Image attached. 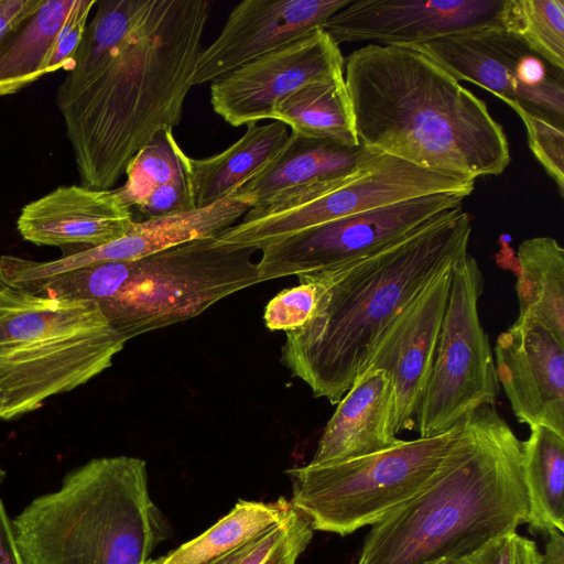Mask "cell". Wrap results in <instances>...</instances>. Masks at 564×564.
I'll list each match as a JSON object with an SVG mask.
<instances>
[{"label":"cell","instance_id":"12","mask_svg":"<svg viewBox=\"0 0 564 564\" xmlns=\"http://www.w3.org/2000/svg\"><path fill=\"white\" fill-rule=\"evenodd\" d=\"M467 195L435 193L360 212L271 243L257 262L260 283L336 267L463 208Z\"/></svg>","mask_w":564,"mask_h":564},{"label":"cell","instance_id":"30","mask_svg":"<svg viewBox=\"0 0 564 564\" xmlns=\"http://www.w3.org/2000/svg\"><path fill=\"white\" fill-rule=\"evenodd\" d=\"M313 533L310 522L293 509L283 521L236 550L205 564H273L295 547H307ZM145 564H152L151 560Z\"/></svg>","mask_w":564,"mask_h":564},{"label":"cell","instance_id":"10","mask_svg":"<svg viewBox=\"0 0 564 564\" xmlns=\"http://www.w3.org/2000/svg\"><path fill=\"white\" fill-rule=\"evenodd\" d=\"M482 291L480 267L467 253L453 267L437 349L415 415L419 437L445 433L476 409L496 403L494 352L479 317Z\"/></svg>","mask_w":564,"mask_h":564},{"label":"cell","instance_id":"16","mask_svg":"<svg viewBox=\"0 0 564 564\" xmlns=\"http://www.w3.org/2000/svg\"><path fill=\"white\" fill-rule=\"evenodd\" d=\"M352 0H245L229 13L217 39L199 54L192 84L212 83L286 45L326 21Z\"/></svg>","mask_w":564,"mask_h":564},{"label":"cell","instance_id":"37","mask_svg":"<svg viewBox=\"0 0 564 564\" xmlns=\"http://www.w3.org/2000/svg\"><path fill=\"white\" fill-rule=\"evenodd\" d=\"M41 0H0V37L40 4Z\"/></svg>","mask_w":564,"mask_h":564},{"label":"cell","instance_id":"31","mask_svg":"<svg viewBox=\"0 0 564 564\" xmlns=\"http://www.w3.org/2000/svg\"><path fill=\"white\" fill-rule=\"evenodd\" d=\"M519 115L527 130L528 144L545 170L547 175L555 182L560 194H564V129L518 109Z\"/></svg>","mask_w":564,"mask_h":564},{"label":"cell","instance_id":"39","mask_svg":"<svg viewBox=\"0 0 564 564\" xmlns=\"http://www.w3.org/2000/svg\"><path fill=\"white\" fill-rule=\"evenodd\" d=\"M306 550L305 546H299L286 554H284L282 557H280L278 561H275L273 564H296L297 558L300 555Z\"/></svg>","mask_w":564,"mask_h":564},{"label":"cell","instance_id":"13","mask_svg":"<svg viewBox=\"0 0 564 564\" xmlns=\"http://www.w3.org/2000/svg\"><path fill=\"white\" fill-rule=\"evenodd\" d=\"M339 45L316 28L210 84L213 110L232 127L272 119L275 105L314 82L344 77Z\"/></svg>","mask_w":564,"mask_h":564},{"label":"cell","instance_id":"20","mask_svg":"<svg viewBox=\"0 0 564 564\" xmlns=\"http://www.w3.org/2000/svg\"><path fill=\"white\" fill-rule=\"evenodd\" d=\"M336 405L308 464L366 456L401 441L394 429L393 388L384 370H367L357 377Z\"/></svg>","mask_w":564,"mask_h":564},{"label":"cell","instance_id":"41","mask_svg":"<svg viewBox=\"0 0 564 564\" xmlns=\"http://www.w3.org/2000/svg\"><path fill=\"white\" fill-rule=\"evenodd\" d=\"M145 564V563H144Z\"/></svg>","mask_w":564,"mask_h":564},{"label":"cell","instance_id":"28","mask_svg":"<svg viewBox=\"0 0 564 564\" xmlns=\"http://www.w3.org/2000/svg\"><path fill=\"white\" fill-rule=\"evenodd\" d=\"M500 24L550 64L564 69V0H503Z\"/></svg>","mask_w":564,"mask_h":564},{"label":"cell","instance_id":"29","mask_svg":"<svg viewBox=\"0 0 564 564\" xmlns=\"http://www.w3.org/2000/svg\"><path fill=\"white\" fill-rule=\"evenodd\" d=\"M184 155L173 130L155 133L128 164L124 184L115 189L121 203L129 209L138 207L155 188L187 178Z\"/></svg>","mask_w":564,"mask_h":564},{"label":"cell","instance_id":"17","mask_svg":"<svg viewBox=\"0 0 564 564\" xmlns=\"http://www.w3.org/2000/svg\"><path fill=\"white\" fill-rule=\"evenodd\" d=\"M494 360L518 422L564 436V343L542 326L512 324L499 334Z\"/></svg>","mask_w":564,"mask_h":564},{"label":"cell","instance_id":"19","mask_svg":"<svg viewBox=\"0 0 564 564\" xmlns=\"http://www.w3.org/2000/svg\"><path fill=\"white\" fill-rule=\"evenodd\" d=\"M252 207L251 198L234 193L205 207L133 220L120 238L48 260L45 271L56 276L99 263L137 260L192 240L217 237Z\"/></svg>","mask_w":564,"mask_h":564},{"label":"cell","instance_id":"38","mask_svg":"<svg viewBox=\"0 0 564 564\" xmlns=\"http://www.w3.org/2000/svg\"><path fill=\"white\" fill-rule=\"evenodd\" d=\"M549 541L542 554L541 564H564V536L557 530L547 533Z\"/></svg>","mask_w":564,"mask_h":564},{"label":"cell","instance_id":"35","mask_svg":"<svg viewBox=\"0 0 564 564\" xmlns=\"http://www.w3.org/2000/svg\"><path fill=\"white\" fill-rule=\"evenodd\" d=\"M145 218L183 213L195 208L187 178L155 188L138 207Z\"/></svg>","mask_w":564,"mask_h":564},{"label":"cell","instance_id":"9","mask_svg":"<svg viewBox=\"0 0 564 564\" xmlns=\"http://www.w3.org/2000/svg\"><path fill=\"white\" fill-rule=\"evenodd\" d=\"M474 187L473 181L435 173L377 151L351 174L284 192L250 208L216 240L261 251L297 232L360 212L435 193L469 196Z\"/></svg>","mask_w":564,"mask_h":564},{"label":"cell","instance_id":"8","mask_svg":"<svg viewBox=\"0 0 564 564\" xmlns=\"http://www.w3.org/2000/svg\"><path fill=\"white\" fill-rule=\"evenodd\" d=\"M462 429L463 422L440 435L401 440L375 454L286 469L290 502L314 531L346 536L371 527L432 482Z\"/></svg>","mask_w":564,"mask_h":564},{"label":"cell","instance_id":"24","mask_svg":"<svg viewBox=\"0 0 564 564\" xmlns=\"http://www.w3.org/2000/svg\"><path fill=\"white\" fill-rule=\"evenodd\" d=\"M76 0H41L39 7L0 37V97L46 75L56 37Z\"/></svg>","mask_w":564,"mask_h":564},{"label":"cell","instance_id":"6","mask_svg":"<svg viewBox=\"0 0 564 564\" xmlns=\"http://www.w3.org/2000/svg\"><path fill=\"white\" fill-rule=\"evenodd\" d=\"M254 252L219 245L215 237L203 238L141 259L99 263L17 289L91 301L127 343L196 317L223 299L260 283Z\"/></svg>","mask_w":564,"mask_h":564},{"label":"cell","instance_id":"2","mask_svg":"<svg viewBox=\"0 0 564 564\" xmlns=\"http://www.w3.org/2000/svg\"><path fill=\"white\" fill-rule=\"evenodd\" d=\"M471 217L452 212L366 257L299 274L317 289L314 311L285 333L281 362L315 398L336 405L397 314L468 253Z\"/></svg>","mask_w":564,"mask_h":564},{"label":"cell","instance_id":"32","mask_svg":"<svg viewBox=\"0 0 564 564\" xmlns=\"http://www.w3.org/2000/svg\"><path fill=\"white\" fill-rule=\"evenodd\" d=\"M316 297L317 289L310 281H299L296 286L281 291L264 308L265 327L285 333L301 328L310 319Z\"/></svg>","mask_w":564,"mask_h":564},{"label":"cell","instance_id":"4","mask_svg":"<svg viewBox=\"0 0 564 564\" xmlns=\"http://www.w3.org/2000/svg\"><path fill=\"white\" fill-rule=\"evenodd\" d=\"M522 441L495 405L463 420L437 476L366 534L354 564H446L529 521Z\"/></svg>","mask_w":564,"mask_h":564},{"label":"cell","instance_id":"40","mask_svg":"<svg viewBox=\"0 0 564 564\" xmlns=\"http://www.w3.org/2000/svg\"><path fill=\"white\" fill-rule=\"evenodd\" d=\"M6 478V471L2 467H0V486L2 484V481L4 480Z\"/></svg>","mask_w":564,"mask_h":564},{"label":"cell","instance_id":"36","mask_svg":"<svg viewBox=\"0 0 564 564\" xmlns=\"http://www.w3.org/2000/svg\"><path fill=\"white\" fill-rule=\"evenodd\" d=\"M0 564H24L18 547L12 520L0 497Z\"/></svg>","mask_w":564,"mask_h":564},{"label":"cell","instance_id":"18","mask_svg":"<svg viewBox=\"0 0 564 564\" xmlns=\"http://www.w3.org/2000/svg\"><path fill=\"white\" fill-rule=\"evenodd\" d=\"M132 223L131 210L115 189L69 185L26 204L17 228L25 241L36 246H82V250L120 238Z\"/></svg>","mask_w":564,"mask_h":564},{"label":"cell","instance_id":"34","mask_svg":"<svg viewBox=\"0 0 564 564\" xmlns=\"http://www.w3.org/2000/svg\"><path fill=\"white\" fill-rule=\"evenodd\" d=\"M97 3L95 0H76L66 22L62 26L46 67V74L59 69L69 70L79 44L83 40L88 15L93 7Z\"/></svg>","mask_w":564,"mask_h":564},{"label":"cell","instance_id":"3","mask_svg":"<svg viewBox=\"0 0 564 564\" xmlns=\"http://www.w3.org/2000/svg\"><path fill=\"white\" fill-rule=\"evenodd\" d=\"M358 144L464 181L500 175L510 162L485 101L412 45L370 43L345 57Z\"/></svg>","mask_w":564,"mask_h":564},{"label":"cell","instance_id":"33","mask_svg":"<svg viewBox=\"0 0 564 564\" xmlns=\"http://www.w3.org/2000/svg\"><path fill=\"white\" fill-rule=\"evenodd\" d=\"M541 561L542 553L535 542L512 531L446 564H541Z\"/></svg>","mask_w":564,"mask_h":564},{"label":"cell","instance_id":"23","mask_svg":"<svg viewBox=\"0 0 564 564\" xmlns=\"http://www.w3.org/2000/svg\"><path fill=\"white\" fill-rule=\"evenodd\" d=\"M514 325H538L564 343V249L549 236L523 240L517 251Z\"/></svg>","mask_w":564,"mask_h":564},{"label":"cell","instance_id":"7","mask_svg":"<svg viewBox=\"0 0 564 564\" xmlns=\"http://www.w3.org/2000/svg\"><path fill=\"white\" fill-rule=\"evenodd\" d=\"M124 344L96 303L0 280V421L87 383L111 367Z\"/></svg>","mask_w":564,"mask_h":564},{"label":"cell","instance_id":"14","mask_svg":"<svg viewBox=\"0 0 564 564\" xmlns=\"http://www.w3.org/2000/svg\"><path fill=\"white\" fill-rule=\"evenodd\" d=\"M503 0H352L323 29L339 45H412L499 26Z\"/></svg>","mask_w":564,"mask_h":564},{"label":"cell","instance_id":"21","mask_svg":"<svg viewBox=\"0 0 564 564\" xmlns=\"http://www.w3.org/2000/svg\"><path fill=\"white\" fill-rule=\"evenodd\" d=\"M375 152L360 144L291 132L276 156L235 193L260 206L284 192L351 174Z\"/></svg>","mask_w":564,"mask_h":564},{"label":"cell","instance_id":"1","mask_svg":"<svg viewBox=\"0 0 564 564\" xmlns=\"http://www.w3.org/2000/svg\"><path fill=\"white\" fill-rule=\"evenodd\" d=\"M56 95L82 186L110 189L159 131L178 126L207 0H105Z\"/></svg>","mask_w":564,"mask_h":564},{"label":"cell","instance_id":"27","mask_svg":"<svg viewBox=\"0 0 564 564\" xmlns=\"http://www.w3.org/2000/svg\"><path fill=\"white\" fill-rule=\"evenodd\" d=\"M293 507L281 497L272 502L239 500L228 514L198 536L152 564H205L249 542L283 521Z\"/></svg>","mask_w":564,"mask_h":564},{"label":"cell","instance_id":"26","mask_svg":"<svg viewBox=\"0 0 564 564\" xmlns=\"http://www.w3.org/2000/svg\"><path fill=\"white\" fill-rule=\"evenodd\" d=\"M272 119L305 138L359 145L344 77L299 88L275 105Z\"/></svg>","mask_w":564,"mask_h":564},{"label":"cell","instance_id":"5","mask_svg":"<svg viewBox=\"0 0 564 564\" xmlns=\"http://www.w3.org/2000/svg\"><path fill=\"white\" fill-rule=\"evenodd\" d=\"M12 524L24 564H144L170 534L147 463L123 455L73 469Z\"/></svg>","mask_w":564,"mask_h":564},{"label":"cell","instance_id":"11","mask_svg":"<svg viewBox=\"0 0 564 564\" xmlns=\"http://www.w3.org/2000/svg\"><path fill=\"white\" fill-rule=\"evenodd\" d=\"M412 46L435 59L459 83L475 84L514 111L524 110L564 129V69L502 28L445 35Z\"/></svg>","mask_w":564,"mask_h":564},{"label":"cell","instance_id":"22","mask_svg":"<svg viewBox=\"0 0 564 564\" xmlns=\"http://www.w3.org/2000/svg\"><path fill=\"white\" fill-rule=\"evenodd\" d=\"M289 135L288 127L280 121L253 123L218 154L193 159L185 153L184 164L195 208L234 194L276 156Z\"/></svg>","mask_w":564,"mask_h":564},{"label":"cell","instance_id":"25","mask_svg":"<svg viewBox=\"0 0 564 564\" xmlns=\"http://www.w3.org/2000/svg\"><path fill=\"white\" fill-rule=\"evenodd\" d=\"M523 470L530 501L528 530L547 535L564 531V436L544 426L530 427L522 442Z\"/></svg>","mask_w":564,"mask_h":564},{"label":"cell","instance_id":"15","mask_svg":"<svg viewBox=\"0 0 564 564\" xmlns=\"http://www.w3.org/2000/svg\"><path fill=\"white\" fill-rule=\"evenodd\" d=\"M453 267L433 279L397 314L364 370L382 369L389 375L397 434L415 427L416 411L438 345Z\"/></svg>","mask_w":564,"mask_h":564}]
</instances>
